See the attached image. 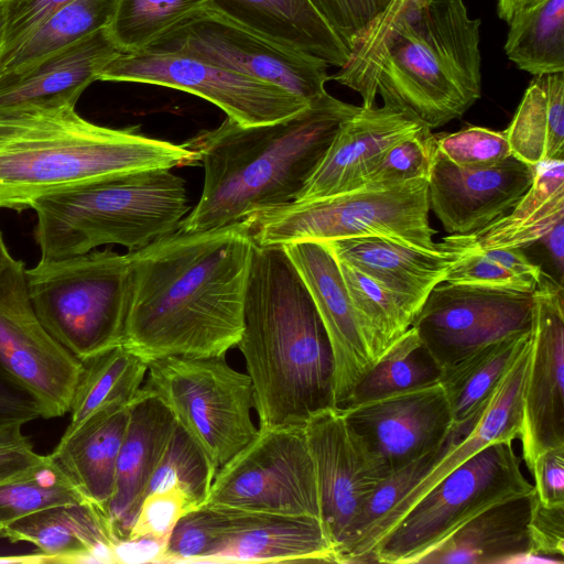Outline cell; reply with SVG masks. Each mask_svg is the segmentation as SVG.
Returning a JSON list of instances; mask_svg holds the SVG:
<instances>
[{
  "instance_id": "1",
  "label": "cell",
  "mask_w": 564,
  "mask_h": 564,
  "mask_svg": "<svg viewBox=\"0 0 564 564\" xmlns=\"http://www.w3.org/2000/svg\"><path fill=\"white\" fill-rule=\"evenodd\" d=\"M254 241L247 218L163 236L130 251L123 345L144 361L223 357L237 346Z\"/></svg>"
},
{
  "instance_id": "2",
  "label": "cell",
  "mask_w": 564,
  "mask_h": 564,
  "mask_svg": "<svg viewBox=\"0 0 564 564\" xmlns=\"http://www.w3.org/2000/svg\"><path fill=\"white\" fill-rule=\"evenodd\" d=\"M260 429L304 425L334 408V357L313 299L281 245L254 243L237 344Z\"/></svg>"
},
{
  "instance_id": "3",
  "label": "cell",
  "mask_w": 564,
  "mask_h": 564,
  "mask_svg": "<svg viewBox=\"0 0 564 564\" xmlns=\"http://www.w3.org/2000/svg\"><path fill=\"white\" fill-rule=\"evenodd\" d=\"M358 110L326 91L281 120L243 126L227 117L185 141L205 173L200 198L178 229L219 228L295 202L340 124Z\"/></svg>"
},
{
  "instance_id": "4",
  "label": "cell",
  "mask_w": 564,
  "mask_h": 564,
  "mask_svg": "<svg viewBox=\"0 0 564 564\" xmlns=\"http://www.w3.org/2000/svg\"><path fill=\"white\" fill-rule=\"evenodd\" d=\"M197 162L184 144L147 137L138 127L96 124L74 106L0 113V208L22 210L48 193Z\"/></svg>"
},
{
  "instance_id": "5",
  "label": "cell",
  "mask_w": 564,
  "mask_h": 564,
  "mask_svg": "<svg viewBox=\"0 0 564 564\" xmlns=\"http://www.w3.org/2000/svg\"><path fill=\"white\" fill-rule=\"evenodd\" d=\"M479 28L463 0L406 6L354 89L362 107L379 94L431 130L460 118L481 95Z\"/></svg>"
},
{
  "instance_id": "6",
  "label": "cell",
  "mask_w": 564,
  "mask_h": 564,
  "mask_svg": "<svg viewBox=\"0 0 564 564\" xmlns=\"http://www.w3.org/2000/svg\"><path fill=\"white\" fill-rule=\"evenodd\" d=\"M29 208L43 261L119 245L138 250L178 229L189 206L171 169L122 173L45 194Z\"/></svg>"
},
{
  "instance_id": "7",
  "label": "cell",
  "mask_w": 564,
  "mask_h": 564,
  "mask_svg": "<svg viewBox=\"0 0 564 564\" xmlns=\"http://www.w3.org/2000/svg\"><path fill=\"white\" fill-rule=\"evenodd\" d=\"M28 294L46 330L79 360L123 343L131 259L109 249L25 269Z\"/></svg>"
},
{
  "instance_id": "8",
  "label": "cell",
  "mask_w": 564,
  "mask_h": 564,
  "mask_svg": "<svg viewBox=\"0 0 564 564\" xmlns=\"http://www.w3.org/2000/svg\"><path fill=\"white\" fill-rule=\"evenodd\" d=\"M427 180L364 185L312 200L293 202L247 217L256 245L384 237L432 249Z\"/></svg>"
},
{
  "instance_id": "9",
  "label": "cell",
  "mask_w": 564,
  "mask_h": 564,
  "mask_svg": "<svg viewBox=\"0 0 564 564\" xmlns=\"http://www.w3.org/2000/svg\"><path fill=\"white\" fill-rule=\"evenodd\" d=\"M512 443H494L449 471L379 540L372 562L416 563L484 510L532 492Z\"/></svg>"
},
{
  "instance_id": "10",
  "label": "cell",
  "mask_w": 564,
  "mask_h": 564,
  "mask_svg": "<svg viewBox=\"0 0 564 564\" xmlns=\"http://www.w3.org/2000/svg\"><path fill=\"white\" fill-rule=\"evenodd\" d=\"M142 387L162 400L217 470L258 434L250 378L225 356L150 360Z\"/></svg>"
},
{
  "instance_id": "11",
  "label": "cell",
  "mask_w": 564,
  "mask_h": 564,
  "mask_svg": "<svg viewBox=\"0 0 564 564\" xmlns=\"http://www.w3.org/2000/svg\"><path fill=\"white\" fill-rule=\"evenodd\" d=\"M205 505L319 520L304 425L260 429L215 475Z\"/></svg>"
},
{
  "instance_id": "12",
  "label": "cell",
  "mask_w": 564,
  "mask_h": 564,
  "mask_svg": "<svg viewBox=\"0 0 564 564\" xmlns=\"http://www.w3.org/2000/svg\"><path fill=\"white\" fill-rule=\"evenodd\" d=\"M143 51L181 53L281 87L312 101L326 93L328 65L279 44L206 6Z\"/></svg>"
},
{
  "instance_id": "13",
  "label": "cell",
  "mask_w": 564,
  "mask_h": 564,
  "mask_svg": "<svg viewBox=\"0 0 564 564\" xmlns=\"http://www.w3.org/2000/svg\"><path fill=\"white\" fill-rule=\"evenodd\" d=\"M25 265L0 269V375L30 395L43 419L68 413L82 362L44 327L31 304Z\"/></svg>"
},
{
  "instance_id": "14",
  "label": "cell",
  "mask_w": 564,
  "mask_h": 564,
  "mask_svg": "<svg viewBox=\"0 0 564 564\" xmlns=\"http://www.w3.org/2000/svg\"><path fill=\"white\" fill-rule=\"evenodd\" d=\"M98 80L152 84L191 93L243 126L281 120L311 102L275 85L172 52L122 53L101 70Z\"/></svg>"
},
{
  "instance_id": "15",
  "label": "cell",
  "mask_w": 564,
  "mask_h": 564,
  "mask_svg": "<svg viewBox=\"0 0 564 564\" xmlns=\"http://www.w3.org/2000/svg\"><path fill=\"white\" fill-rule=\"evenodd\" d=\"M532 293L443 281L430 292L412 327L444 369L487 344L530 334Z\"/></svg>"
},
{
  "instance_id": "16",
  "label": "cell",
  "mask_w": 564,
  "mask_h": 564,
  "mask_svg": "<svg viewBox=\"0 0 564 564\" xmlns=\"http://www.w3.org/2000/svg\"><path fill=\"white\" fill-rule=\"evenodd\" d=\"M304 430L315 467L319 521L335 558L359 510L390 471L337 406L311 416Z\"/></svg>"
},
{
  "instance_id": "17",
  "label": "cell",
  "mask_w": 564,
  "mask_h": 564,
  "mask_svg": "<svg viewBox=\"0 0 564 564\" xmlns=\"http://www.w3.org/2000/svg\"><path fill=\"white\" fill-rule=\"evenodd\" d=\"M532 294L533 328L520 436L529 470L541 452L564 446L563 284L542 271Z\"/></svg>"
},
{
  "instance_id": "18",
  "label": "cell",
  "mask_w": 564,
  "mask_h": 564,
  "mask_svg": "<svg viewBox=\"0 0 564 564\" xmlns=\"http://www.w3.org/2000/svg\"><path fill=\"white\" fill-rule=\"evenodd\" d=\"M341 410L390 473L442 445L455 427L440 382Z\"/></svg>"
},
{
  "instance_id": "19",
  "label": "cell",
  "mask_w": 564,
  "mask_h": 564,
  "mask_svg": "<svg viewBox=\"0 0 564 564\" xmlns=\"http://www.w3.org/2000/svg\"><path fill=\"white\" fill-rule=\"evenodd\" d=\"M535 166L511 155L485 167L458 166L436 148L429 206L448 235H467L506 216L532 185Z\"/></svg>"
},
{
  "instance_id": "20",
  "label": "cell",
  "mask_w": 564,
  "mask_h": 564,
  "mask_svg": "<svg viewBox=\"0 0 564 564\" xmlns=\"http://www.w3.org/2000/svg\"><path fill=\"white\" fill-rule=\"evenodd\" d=\"M284 250L304 281L327 333L334 357L335 405L340 408L375 362L338 261L326 242L299 241Z\"/></svg>"
},
{
  "instance_id": "21",
  "label": "cell",
  "mask_w": 564,
  "mask_h": 564,
  "mask_svg": "<svg viewBox=\"0 0 564 564\" xmlns=\"http://www.w3.org/2000/svg\"><path fill=\"white\" fill-rule=\"evenodd\" d=\"M425 127L406 111L384 105L359 107L339 127L299 198L312 200L360 187L384 153Z\"/></svg>"
},
{
  "instance_id": "22",
  "label": "cell",
  "mask_w": 564,
  "mask_h": 564,
  "mask_svg": "<svg viewBox=\"0 0 564 564\" xmlns=\"http://www.w3.org/2000/svg\"><path fill=\"white\" fill-rule=\"evenodd\" d=\"M122 53L105 28L26 67L0 74V113L75 107L85 89Z\"/></svg>"
},
{
  "instance_id": "23",
  "label": "cell",
  "mask_w": 564,
  "mask_h": 564,
  "mask_svg": "<svg viewBox=\"0 0 564 564\" xmlns=\"http://www.w3.org/2000/svg\"><path fill=\"white\" fill-rule=\"evenodd\" d=\"M176 424L162 400L142 387L130 404L113 490L106 508V516L118 542L126 540L130 533L150 479Z\"/></svg>"
},
{
  "instance_id": "24",
  "label": "cell",
  "mask_w": 564,
  "mask_h": 564,
  "mask_svg": "<svg viewBox=\"0 0 564 564\" xmlns=\"http://www.w3.org/2000/svg\"><path fill=\"white\" fill-rule=\"evenodd\" d=\"M326 243L338 261L395 293L417 313L430 292L444 281L449 268L463 254L443 242L429 249L384 237L338 239Z\"/></svg>"
},
{
  "instance_id": "25",
  "label": "cell",
  "mask_w": 564,
  "mask_h": 564,
  "mask_svg": "<svg viewBox=\"0 0 564 564\" xmlns=\"http://www.w3.org/2000/svg\"><path fill=\"white\" fill-rule=\"evenodd\" d=\"M332 562L334 551L322 523L294 517L242 510L237 523L205 563Z\"/></svg>"
},
{
  "instance_id": "26",
  "label": "cell",
  "mask_w": 564,
  "mask_h": 564,
  "mask_svg": "<svg viewBox=\"0 0 564 564\" xmlns=\"http://www.w3.org/2000/svg\"><path fill=\"white\" fill-rule=\"evenodd\" d=\"M530 354L531 339L500 380L475 424L447 451L390 513L383 524L381 538L424 495L458 465L494 443L513 442L520 438L523 414V389Z\"/></svg>"
},
{
  "instance_id": "27",
  "label": "cell",
  "mask_w": 564,
  "mask_h": 564,
  "mask_svg": "<svg viewBox=\"0 0 564 564\" xmlns=\"http://www.w3.org/2000/svg\"><path fill=\"white\" fill-rule=\"evenodd\" d=\"M4 538L35 545L48 563H113L118 543L106 513L89 501L21 518L4 528Z\"/></svg>"
},
{
  "instance_id": "28",
  "label": "cell",
  "mask_w": 564,
  "mask_h": 564,
  "mask_svg": "<svg viewBox=\"0 0 564 564\" xmlns=\"http://www.w3.org/2000/svg\"><path fill=\"white\" fill-rule=\"evenodd\" d=\"M206 7L328 66L349 61L350 51L310 0H206Z\"/></svg>"
},
{
  "instance_id": "29",
  "label": "cell",
  "mask_w": 564,
  "mask_h": 564,
  "mask_svg": "<svg viewBox=\"0 0 564 564\" xmlns=\"http://www.w3.org/2000/svg\"><path fill=\"white\" fill-rule=\"evenodd\" d=\"M533 491L484 510L417 560V564H494L531 556Z\"/></svg>"
},
{
  "instance_id": "30",
  "label": "cell",
  "mask_w": 564,
  "mask_h": 564,
  "mask_svg": "<svg viewBox=\"0 0 564 564\" xmlns=\"http://www.w3.org/2000/svg\"><path fill=\"white\" fill-rule=\"evenodd\" d=\"M564 220V159L535 165L532 185L503 217L467 235H448L442 242L457 250L523 249L536 243Z\"/></svg>"
},
{
  "instance_id": "31",
  "label": "cell",
  "mask_w": 564,
  "mask_h": 564,
  "mask_svg": "<svg viewBox=\"0 0 564 564\" xmlns=\"http://www.w3.org/2000/svg\"><path fill=\"white\" fill-rule=\"evenodd\" d=\"M131 402L99 412L76 432L61 438L48 454L84 497L105 513L113 490Z\"/></svg>"
},
{
  "instance_id": "32",
  "label": "cell",
  "mask_w": 564,
  "mask_h": 564,
  "mask_svg": "<svg viewBox=\"0 0 564 564\" xmlns=\"http://www.w3.org/2000/svg\"><path fill=\"white\" fill-rule=\"evenodd\" d=\"M80 362L68 410L70 420L61 438L76 432L99 412L130 403L139 394L148 372V362L123 344Z\"/></svg>"
},
{
  "instance_id": "33",
  "label": "cell",
  "mask_w": 564,
  "mask_h": 564,
  "mask_svg": "<svg viewBox=\"0 0 564 564\" xmlns=\"http://www.w3.org/2000/svg\"><path fill=\"white\" fill-rule=\"evenodd\" d=\"M473 425L454 427L442 445L381 480L359 510L344 542L335 551V563L372 562L371 554L381 538L387 518Z\"/></svg>"
},
{
  "instance_id": "34",
  "label": "cell",
  "mask_w": 564,
  "mask_h": 564,
  "mask_svg": "<svg viewBox=\"0 0 564 564\" xmlns=\"http://www.w3.org/2000/svg\"><path fill=\"white\" fill-rule=\"evenodd\" d=\"M531 335L532 332L487 344L442 369L440 384L455 427L470 426L476 422Z\"/></svg>"
},
{
  "instance_id": "35",
  "label": "cell",
  "mask_w": 564,
  "mask_h": 564,
  "mask_svg": "<svg viewBox=\"0 0 564 564\" xmlns=\"http://www.w3.org/2000/svg\"><path fill=\"white\" fill-rule=\"evenodd\" d=\"M441 376V366L411 326L377 358L340 409L434 386Z\"/></svg>"
},
{
  "instance_id": "36",
  "label": "cell",
  "mask_w": 564,
  "mask_h": 564,
  "mask_svg": "<svg viewBox=\"0 0 564 564\" xmlns=\"http://www.w3.org/2000/svg\"><path fill=\"white\" fill-rule=\"evenodd\" d=\"M118 0H74L0 56V74L26 67L109 25Z\"/></svg>"
},
{
  "instance_id": "37",
  "label": "cell",
  "mask_w": 564,
  "mask_h": 564,
  "mask_svg": "<svg viewBox=\"0 0 564 564\" xmlns=\"http://www.w3.org/2000/svg\"><path fill=\"white\" fill-rule=\"evenodd\" d=\"M505 52L533 76L564 72V0L542 2L508 22Z\"/></svg>"
},
{
  "instance_id": "38",
  "label": "cell",
  "mask_w": 564,
  "mask_h": 564,
  "mask_svg": "<svg viewBox=\"0 0 564 564\" xmlns=\"http://www.w3.org/2000/svg\"><path fill=\"white\" fill-rule=\"evenodd\" d=\"M338 264L364 337L376 361L412 326L417 312L402 297L355 268L340 261Z\"/></svg>"
},
{
  "instance_id": "39",
  "label": "cell",
  "mask_w": 564,
  "mask_h": 564,
  "mask_svg": "<svg viewBox=\"0 0 564 564\" xmlns=\"http://www.w3.org/2000/svg\"><path fill=\"white\" fill-rule=\"evenodd\" d=\"M459 251L463 254L449 268L445 282L532 293L543 271L522 249Z\"/></svg>"
},
{
  "instance_id": "40",
  "label": "cell",
  "mask_w": 564,
  "mask_h": 564,
  "mask_svg": "<svg viewBox=\"0 0 564 564\" xmlns=\"http://www.w3.org/2000/svg\"><path fill=\"white\" fill-rule=\"evenodd\" d=\"M206 0H118L108 32L123 53L145 50Z\"/></svg>"
},
{
  "instance_id": "41",
  "label": "cell",
  "mask_w": 564,
  "mask_h": 564,
  "mask_svg": "<svg viewBox=\"0 0 564 564\" xmlns=\"http://www.w3.org/2000/svg\"><path fill=\"white\" fill-rule=\"evenodd\" d=\"M86 501L48 455V460L32 475L0 486V524L6 528L47 508Z\"/></svg>"
},
{
  "instance_id": "42",
  "label": "cell",
  "mask_w": 564,
  "mask_h": 564,
  "mask_svg": "<svg viewBox=\"0 0 564 564\" xmlns=\"http://www.w3.org/2000/svg\"><path fill=\"white\" fill-rule=\"evenodd\" d=\"M216 471L198 444L176 424L163 457L150 479L145 496L176 485L199 508L207 502Z\"/></svg>"
},
{
  "instance_id": "43",
  "label": "cell",
  "mask_w": 564,
  "mask_h": 564,
  "mask_svg": "<svg viewBox=\"0 0 564 564\" xmlns=\"http://www.w3.org/2000/svg\"><path fill=\"white\" fill-rule=\"evenodd\" d=\"M505 132L511 154L517 159L533 166L546 160L549 120L541 75L530 82Z\"/></svg>"
},
{
  "instance_id": "44",
  "label": "cell",
  "mask_w": 564,
  "mask_h": 564,
  "mask_svg": "<svg viewBox=\"0 0 564 564\" xmlns=\"http://www.w3.org/2000/svg\"><path fill=\"white\" fill-rule=\"evenodd\" d=\"M435 152V135L431 129L423 127L394 143L361 186H390L413 180H429Z\"/></svg>"
},
{
  "instance_id": "45",
  "label": "cell",
  "mask_w": 564,
  "mask_h": 564,
  "mask_svg": "<svg viewBox=\"0 0 564 564\" xmlns=\"http://www.w3.org/2000/svg\"><path fill=\"white\" fill-rule=\"evenodd\" d=\"M435 139L437 150L458 166H490L512 155L505 131L469 126Z\"/></svg>"
},
{
  "instance_id": "46",
  "label": "cell",
  "mask_w": 564,
  "mask_h": 564,
  "mask_svg": "<svg viewBox=\"0 0 564 564\" xmlns=\"http://www.w3.org/2000/svg\"><path fill=\"white\" fill-rule=\"evenodd\" d=\"M194 509L197 508L176 485L154 490L143 498L127 539L150 536L169 540L177 522Z\"/></svg>"
},
{
  "instance_id": "47",
  "label": "cell",
  "mask_w": 564,
  "mask_h": 564,
  "mask_svg": "<svg viewBox=\"0 0 564 564\" xmlns=\"http://www.w3.org/2000/svg\"><path fill=\"white\" fill-rule=\"evenodd\" d=\"M310 1L350 52L387 6V0Z\"/></svg>"
},
{
  "instance_id": "48",
  "label": "cell",
  "mask_w": 564,
  "mask_h": 564,
  "mask_svg": "<svg viewBox=\"0 0 564 564\" xmlns=\"http://www.w3.org/2000/svg\"><path fill=\"white\" fill-rule=\"evenodd\" d=\"M22 426L0 424V486L32 475L48 460L34 449Z\"/></svg>"
},
{
  "instance_id": "49",
  "label": "cell",
  "mask_w": 564,
  "mask_h": 564,
  "mask_svg": "<svg viewBox=\"0 0 564 564\" xmlns=\"http://www.w3.org/2000/svg\"><path fill=\"white\" fill-rule=\"evenodd\" d=\"M531 556L551 557L563 562L564 503H544L533 490L529 521Z\"/></svg>"
},
{
  "instance_id": "50",
  "label": "cell",
  "mask_w": 564,
  "mask_h": 564,
  "mask_svg": "<svg viewBox=\"0 0 564 564\" xmlns=\"http://www.w3.org/2000/svg\"><path fill=\"white\" fill-rule=\"evenodd\" d=\"M74 0H4V35L0 56L17 47L52 13Z\"/></svg>"
},
{
  "instance_id": "51",
  "label": "cell",
  "mask_w": 564,
  "mask_h": 564,
  "mask_svg": "<svg viewBox=\"0 0 564 564\" xmlns=\"http://www.w3.org/2000/svg\"><path fill=\"white\" fill-rule=\"evenodd\" d=\"M415 1L420 0L388 1L384 10L372 21L351 50L349 61L343 67L346 77L357 79L362 74L393 21L406 6Z\"/></svg>"
},
{
  "instance_id": "52",
  "label": "cell",
  "mask_w": 564,
  "mask_h": 564,
  "mask_svg": "<svg viewBox=\"0 0 564 564\" xmlns=\"http://www.w3.org/2000/svg\"><path fill=\"white\" fill-rule=\"evenodd\" d=\"M533 490L544 503H564V446L541 452L530 470Z\"/></svg>"
},
{
  "instance_id": "53",
  "label": "cell",
  "mask_w": 564,
  "mask_h": 564,
  "mask_svg": "<svg viewBox=\"0 0 564 564\" xmlns=\"http://www.w3.org/2000/svg\"><path fill=\"white\" fill-rule=\"evenodd\" d=\"M549 140L546 160L564 158V72L544 74Z\"/></svg>"
},
{
  "instance_id": "54",
  "label": "cell",
  "mask_w": 564,
  "mask_h": 564,
  "mask_svg": "<svg viewBox=\"0 0 564 564\" xmlns=\"http://www.w3.org/2000/svg\"><path fill=\"white\" fill-rule=\"evenodd\" d=\"M42 416L36 402L0 375V424L24 425Z\"/></svg>"
},
{
  "instance_id": "55",
  "label": "cell",
  "mask_w": 564,
  "mask_h": 564,
  "mask_svg": "<svg viewBox=\"0 0 564 564\" xmlns=\"http://www.w3.org/2000/svg\"><path fill=\"white\" fill-rule=\"evenodd\" d=\"M169 540L140 536L119 541L113 549V563H160Z\"/></svg>"
},
{
  "instance_id": "56",
  "label": "cell",
  "mask_w": 564,
  "mask_h": 564,
  "mask_svg": "<svg viewBox=\"0 0 564 564\" xmlns=\"http://www.w3.org/2000/svg\"><path fill=\"white\" fill-rule=\"evenodd\" d=\"M547 252L553 267L556 269L562 282L564 269V220L558 221L544 237L539 241Z\"/></svg>"
},
{
  "instance_id": "57",
  "label": "cell",
  "mask_w": 564,
  "mask_h": 564,
  "mask_svg": "<svg viewBox=\"0 0 564 564\" xmlns=\"http://www.w3.org/2000/svg\"><path fill=\"white\" fill-rule=\"evenodd\" d=\"M542 1L543 0H497V13L500 19L509 22L516 13L534 7Z\"/></svg>"
},
{
  "instance_id": "58",
  "label": "cell",
  "mask_w": 564,
  "mask_h": 564,
  "mask_svg": "<svg viewBox=\"0 0 564 564\" xmlns=\"http://www.w3.org/2000/svg\"><path fill=\"white\" fill-rule=\"evenodd\" d=\"M0 563H48L47 558L40 552L23 555L0 556Z\"/></svg>"
},
{
  "instance_id": "59",
  "label": "cell",
  "mask_w": 564,
  "mask_h": 564,
  "mask_svg": "<svg viewBox=\"0 0 564 564\" xmlns=\"http://www.w3.org/2000/svg\"><path fill=\"white\" fill-rule=\"evenodd\" d=\"M14 258L9 252V249L6 246L3 236L0 231V269L12 262Z\"/></svg>"
},
{
  "instance_id": "60",
  "label": "cell",
  "mask_w": 564,
  "mask_h": 564,
  "mask_svg": "<svg viewBox=\"0 0 564 564\" xmlns=\"http://www.w3.org/2000/svg\"><path fill=\"white\" fill-rule=\"evenodd\" d=\"M4 23H6L4 0H0V54L2 52V46H3Z\"/></svg>"
},
{
  "instance_id": "61",
  "label": "cell",
  "mask_w": 564,
  "mask_h": 564,
  "mask_svg": "<svg viewBox=\"0 0 564 564\" xmlns=\"http://www.w3.org/2000/svg\"><path fill=\"white\" fill-rule=\"evenodd\" d=\"M4 538V527L0 524V539Z\"/></svg>"
}]
</instances>
